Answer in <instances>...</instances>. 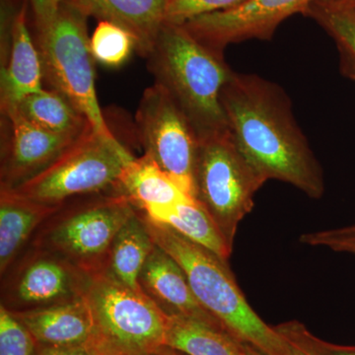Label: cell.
Returning <instances> with one entry per match:
<instances>
[{"label": "cell", "instance_id": "cell-34", "mask_svg": "<svg viewBox=\"0 0 355 355\" xmlns=\"http://www.w3.org/2000/svg\"><path fill=\"white\" fill-rule=\"evenodd\" d=\"M338 230L345 233H355V224H354V225L347 226V227L340 228Z\"/></svg>", "mask_w": 355, "mask_h": 355}, {"label": "cell", "instance_id": "cell-28", "mask_svg": "<svg viewBox=\"0 0 355 355\" xmlns=\"http://www.w3.org/2000/svg\"><path fill=\"white\" fill-rule=\"evenodd\" d=\"M300 240L311 246H324L336 252L355 254V233H345L338 229H331L303 235Z\"/></svg>", "mask_w": 355, "mask_h": 355}, {"label": "cell", "instance_id": "cell-27", "mask_svg": "<svg viewBox=\"0 0 355 355\" xmlns=\"http://www.w3.org/2000/svg\"><path fill=\"white\" fill-rule=\"evenodd\" d=\"M275 329L287 340L295 343L312 355H355V347L323 342L297 322L279 324Z\"/></svg>", "mask_w": 355, "mask_h": 355}, {"label": "cell", "instance_id": "cell-1", "mask_svg": "<svg viewBox=\"0 0 355 355\" xmlns=\"http://www.w3.org/2000/svg\"><path fill=\"white\" fill-rule=\"evenodd\" d=\"M221 104L236 146L265 182L291 184L321 198V165L299 128L288 95L256 74L234 72L221 92Z\"/></svg>", "mask_w": 355, "mask_h": 355}, {"label": "cell", "instance_id": "cell-15", "mask_svg": "<svg viewBox=\"0 0 355 355\" xmlns=\"http://www.w3.org/2000/svg\"><path fill=\"white\" fill-rule=\"evenodd\" d=\"M27 2L21 9L10 50L0 73V109L15 106L26 96L44 89L43 69L38 48L28 26Z\"/></svg>", "mask_w": 355, "mask_h": 355}, {"label": "cell", "instance_id": "cell-3", "mask_svg": "<svg viewBox=\"0 0 355 355\" xmlns=\"http://www.w3.org/2000/svg\"><path fill=\"white\" fill-rule=\"evenodd\" d=\"M141 214L154 243L181 266L200 304L231 335L266 355H289L291 343L252 309L227 261Z\"/></svg>", "mask_w": 355, "mask_h": 355}, {"label": "cell", "instance_id": "cell-33", "mask_svg": "<svg viewBox=\"0 0 355 355\" xmlns=\"http://www.w3.org/2000/svg\"><path fill=\"white\" fill-rule=\"evenodd\" d=\"M148 355H177V354H174V352H173L172 349H167V347H166V349L161 350V352H158V354H148Z\"/></svg>", "mask_w": 355, "mask_h": 355}, {"label": "cell", "instance_id": "cell-10", "mask_svg": "<svg viewBox=\"0 0 355 355\" xmlns=\"http://www.w3.org/2000/svg\"><path fill=\"white\" fill-rule=\"evenodd\" d=\"M13 265L2 284L1 305L10 311L38 309L83 297L91 277L62 257L34 247Z\"/></svg>", "mask_w": 355, "mask_h": 355}, {"label": "cell", "instance_id": "cell-16", "mask_svg": "<svg viewBox=\"0 0 355 355\" xmlns=\"http://www.w3.org/2000/svg\"><path fill=\"white\" fill-rule=\"evenodd\" d=\"M88 17L127 30L146 58L166 23L168 0H77Z\"/></svg>", "mask_w": 355, "mask_h": 355}, {"label": "cell", "instance_id": "cell-9", "mask_svg": "<svg viewBox=\"0 0 355 355\" xmlns=\"http://www.w3.org/2000/svg\"><path fill=\"white\" fill-rule=\"evenodd\" d=\"M135 125L144 154L153 158L189 197L196 198L200 139L186 114L158 84L146 88L142 94Z\"/></svg>", "mask_w": 355, "mask_h": 355}, {"label": "cell", "instance_id": "cell-4", "mask_svg": "<svg viewBox=\"0 0 355 355\" xmlns=\"http://www.w3.org/2000/svg\"><path fill=\"white\" fill-rule=\"evenodd\" d=\"M137 210L116 191L74 198L40 226L30 245L93 277L103 272L116 235Z\"/></svg>", "mask_w": 355, "mask_h": 355}, {"label": "cell", "instance_id": "cell-26", "mask_svg": "<svg viewBox=\"0 0 355 355\" xmlns=\"http://www.w3.org/2000/svg\"><path fill=\"white\" fill-rule=\"evenodd\" d=\"M247 0H168L166 22L183 25L187 21L203 15L227 10Z\"/></svg>", "mask_w": 355, "mask_h": 355}, {"label": "cell", "instance_id": "cell-5", "mask_svg": "<svg viewBox=\"0 0 355 355\" xmlns=\"http://www.w3.org/2000/svg\"><path fill=\"white\" fill-rule=\"evenodd\" d=\"M88 16L77 0H64L50 25L35 33L44 84L64 96L87 118L94 132L116 137L105 121L95 88Z\"/></svg>", "mask_w": 355, "mask_h": 355}, {"label": "cell", "instance_id": "cell-21", "mask_svg": "<svg viewBox=\"0 0 355 355\" xmlns=\"http://www.w3.org/2000/svg\"><path fill=\"white\" fill-rule=\"evenodd\" d=\"M166 347L187 355H246L244 343L221 327L168 315Z\"/></svg>", "mask_w": 355, "mask_h": 355}, {"label": "cell", "instance_id": "cell-24", "mask_svg": "<svg viewBox=\"0 0 355 355\" xmlns=\"http://www.w3.org/2000/svg\"><path fill=\"white\" fill-rule=\"evenodd\" d=\"M90 51L95 62L111 69H116L132 57L137 43L132 35L120 26L99 21L90 37Z\"/></svg>", "mask_w": 355, "mask_h": 355}, {"label": "cell", "instance_id": "cell-18", "mask_svg": "<svg viewBox=\"0 0 355 355\" xmlns=\"http://www.w3.org/2000/svg\"><path fill=\"white\" fill-rule=\"evenodd\" d=\"M114 191L125 196L140 211L196 200L189 197L153 158L144 153L125 166Z\"/></svg>", "mask_w": 355, "mask_h": 355}, {"label": "cell", "instance_id": "cell-12", "mask_svg": "<svg viewBox=\"0 0 355 355\" xmlns=\"http://www.w3.org/2000/svg\"><path fill=\"white\" fill-rule=\"evenodd\" d=\"M79 137L37 127L15 106L1 110V190H13L36 177Z\"/></svg>", "mask_w": 355, "mask_h": 355}, {"label": "cell", "instance_id": "cell-19", "mask_svg": "<svg viewBox=\"0 0 355 355\" xmlns=\"http://www.w3.org/2000/svg\"><path fill=\"white\" fill-rule=\"evenodd\" d=\"M154 247L155 243L141 212L137 210L116 235L103 275L133 291L146 294L140 286L139 277Z\"/></svg>", "mask_w": 355, "mask_h": 355}, {"label": "cell", "instance_id": "cell-7", "mask_svg": "<svg viewBox=\"0 0 355 355\" xmlns=\"http://www.w3.org/2000/svg\"><path fill=\"white\" fill-rule=\"evenodd\" d=\"M266 182L240 153L230 130L200 140L196 165V200L233 250L240 222L254 207Z\"/></svg>", "mask_w": 355, "mask_h": 355}, {"label": "cell", "instance_id": "cell-30", "mask_svg": "<svg viewBox=\"0 0 355 355\" xmlns=\"http://www.w3.org/2000/svg\"><path fill=\"white\" fill-rule=\"evenodd\" d=\"M62 1L64 0H29L35 33L43 31L50 25Z\"/></svg>", "mask_w": 355, "mask_h": 355}, {"label": "cell", "instance_id": "cell-22", "mask_svg": "<svg viewBox=\"0 0 355 355\" xmlns=\"http://www.w3.org/2000/svg\"><path fill=\"white\" fill-rule=\"evenodd\" d=\"M15 107L33 125L58 135L79 137L92 128L73 104L51 89L26 96Z\"/></svg>", "mask_w": 355, "mask_h": 355}, {"label": "cell", "instance_id": "cell-31", "mask_svg": "<svg viewBox=\"0 0 355 355\" xmlns=\"http://www.w3.org/2000/svg\"><path fill=\"white\" fill-rule=\"evenodd\" d=\"M289 342V340H288ZM291 343V349H289V355H312L309 352H306L302 347H298L295 343L289 342Z\"/></svg>", "mask_w": 355, "mask_h": 355}, {"label": "cell", "instance_id": "cell-29", "mask_svg": "<svg viewBox=\"0 0 355 355\" xmlns=\"http://www.w3.org/2000/svg\"><path fill=\"white\" fill-rule=\"evenodd\" d=\"M35 355H113L101 342L77 345V347H55L37 345Z\"/></svg>", "mask_w": 355, "mask_h": 355}, {"label": "cell", "instance_id": "cell-11", "mask_svg": "<svg viewBox=\"0 0 355 355\" xmlns=\"http://www.w3.org/2000/svg\"><path fill=\"white\" fill-rule=\"evenodd\" d=\"M317 0H247L227 10L203 14L184 23L203 46L224 55L229 44L270 40L277 27L294 14L307 13Z\"/></svg>", "mask_w": 355, "mask_h": 355}, {"label": "cell", "instance_id": "cell-8", "mask_svg": "<svg viewBox=\"0 0 355 355\" xmlns=\"http://www.w3.org/2000/svg\"><path fill=\"white\" fill-rule=\"evenodd\" d=\"M86 297L100 338L113 355L156 354L166 349L168 315L146 294L99 273L90 277Z\"/></svg>", "mask_w": 355, "mask_h": 355}, {"label": "cell", "instance_id": "cell-25", "mask_svg": "<svg viewBox=\"0 0 355 355\" xmlns=\"http://www.w3.org/2000/svg\"><path fill=\"white\" fill-rule=\"evenodd\" d=\"M37 343L10 310L0 306V355H35Z\"/></svg>", "mask_w": 355, "mask_h": 355}, {"label": "cell", "instance_id": "cell-35", "mask_svg": "<svg viewBox=\"0 0 355 355\" xmlns=\"http://www.w3.org/2000/svg\"><path fill=\"white\" fill-rule=\"evenodd\" d=\"M345 4H349V6H352V8H354L355 10V3H345Z\"/></svg>", "mask_w": 355, "mask_h": 355}, {"label": "cell", "instance_id": "cell-20", "mask_svg": "<svg viewBox=\"0 0 355 355\" xmlns=\"http://www.w3.org/2000/svg\"><path fill=\"white\" fill-rule=\"evenodd\" d=\"M141 212L150 220L173 229L190 241L212 252L221 260L227 261L232 253L216 223L197 200L173 207H153Z\"/></svg>", "mask_w": 355, "mask_h": 355}, {"label": "cell", "instance_id": "cell-17", "mask_svg": "<svg viewBox=\"0 0 355 355\" xmlns=\"http://www.w3.org/2000/svg\"><path fill=\"white\" fill-rule=\"evenodd\" d=\"M60 207H49L0 190V273L19 258L40 226Z\"/></svg>", "mask_w": 355, "mask_h": 355}, {"label": "cell", "instance_id": "cell-6", "mask_svg": "<svg viewBox=\"0 0 355 355\" xmlns=\"http://www.w3.org/2000/svg\"><path fill=\"white\" fill-rule=\"evenodd\" d=\"M133 158L116 137H103L90 128L43 172L6 191L49 207H60L81 196L114 191Z\"/></svg>", "mask_w": 355, "mask_h": 355}, {"label": "cell", "instance_id": "cell-23", "mask_svg": "<svg viewBox=\"0 0 355 355\" xmlns=\"http://www.w3.org/2000/svg\"><path fill=\"white\" fill-rule=\"evenodd\" d=\"M305 15L330 35L340 53L342 73L355 83L354 9L338 0H317Z\"/></svg>", "mask_w": 355, "mask_h": 355}, {"label": "cell", "instance_id": "cell-32", "mask_svg": "<svg viewBox=\"0 0 355 355\" xmlns=\"http://www.w3.org/2000/svg\"><path fill=\"white\" fill-rule=\"evenodd\" d=\"M244 345L246 355H266V354H263V352H261V350L252 347L251 345H248V343H244Z\"/></svg>", "mask_w": 355, "mask_h": 355}, {"label": "cell", "instance_id": "cell-36", "mask_svg": "<svg viewBox=\"0 0 355 355\" xmlns=\"http://www.w3.org/2000/svg\"><path fill=\"white\" fill-rule=\"evenodd\" d=\"M338 1H340V2H349V1H352V0H338Z\"/></svg>", "mask_w": 355, "mask_h": 355}, {"label": "cell", "instance_id": "cell-13", "mask_svg": "<svg viewBox=\"0 0 355 355\" xmlns=\"http://www.w3.org/2000/svg\"><path fill=\"white\" fill-rule=\"evenodd\" d=\"M11 312L38 345L67 347L102 343L86 294L62 304Z\"/></svg>", "mask_w": 355, "mask_h": 355}, {"label": "cell", "instance_id": "cell-14", "mask_svg": "<svg viewBox=\"0 0 355 355\" xmlns=\"http://www.w3.org/2000/svg\"><path fill=\"white\" fill-rule=\"evenodd\" d=\"M139 284L166 314L191 318L225 329L200 304L181 266L156 244L140 273Z\"/></svg>", "mask_w": 355, "mask_h": 355}, {"label": "cell", "instance_id": "cell-37", "mask_svg": "<svg viewBox=\"0 0 355 355\" xmlns=\"http://www.w3.org/2000/svg\"><path fill=\"white\" fill-rule=\"evenodd\" d=\"M343 3H355V0H352V1L349 2H343Z\"/></svg>", "mask_w": 355, "mask_h": 355}, {"label": "cell", "instance_id": "cell-2", "mask_svg": "<svg viewBox=\"0 0 355 355\" xmlns=\"http://www.w3.org/2000/svg\"><path fill=\"white\" fill-rule=\"evenodd\" d=\"M146 58L154 83L169 93L200 141L228 132L221 92L235 71L224 55L200 44L184 25L166 22Z\"/></svg>", "mask_w": 355, "mask_h": 355}]
</instances>
